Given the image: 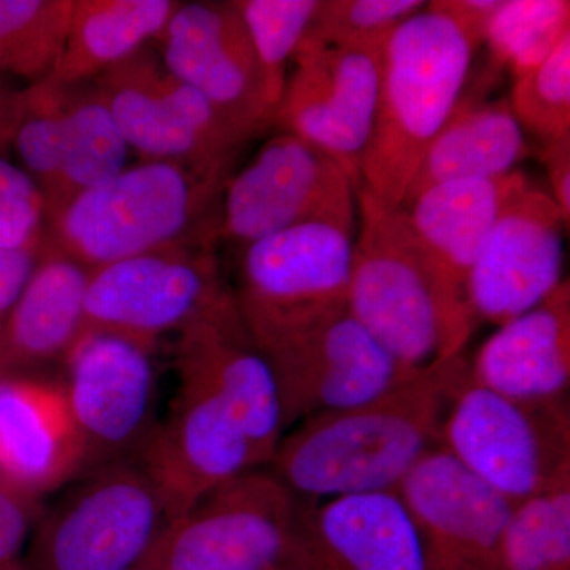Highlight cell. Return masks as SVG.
<instances>
[{"label":"cell","mask_w":570,"mask_h":570,"mask_svg":"<svg viewBox=\"0 0 570 570\" xmlns=\"http://www.w3.org/2000/svg\"><path fill=\"white\" fill-rule=\"evenodd\" d=\"M466 366L463 354L452 356L373 403L302 420L284 434L269 471L305 502L395 493L441 445L449 396Z\"/></svg>","instance_id":"1"},{"label":"cell","mask_w":570,"mask_h":570,"mask_svg":"<svg viewBox=\"0 0 570 570\" xmlns=\"http://www.w3.org/2000/svg\"><path fill=\"white\" fill-rule=\"evenodd\" d=\"M347 311L382 347L415 370L463 354L475 321L415 238L406 213L356 190Z\"/></svg>","instance_id":"2"},{"label":"cell","mask_w":570,"mask_h":570,"mask_svg":"<svg viewBox=\"0 0 570 570\" xmlns=\"http://www.w3.org/2000/svg\"><path fill=\"white\" fill-rule=\"evenodd\" d=\"M228 176L141 160L75 198L43 243L89 273L167 247H216Z\"/></svg>","instance_id":"3"},{"label":"cell","mask_w":570,"mask_h":570,"mask_svg":"<svg viewBox=\"0 0 570 570\" xmlns=\"http://www.w3.org/2000/svg\"><path fill=\"white\" fill-rule=\"evenodd\" d=\"M478 48L455 22L428 6L390 33L382 47L363 187L390 205L403 204L423 154L463 97Z\"/></svg>","instance_id":"4"},{"label":"cell","mask_w":570,"mask_h":570,"mask_svg":"<svg viewBox=\"0 0 570 570\" xmlns=\"http://www.w3.org/2000/svg\"><path fill=\"white\" fill-rule=\"evenodd\" d=\"M356 219H318L239 249L232 285L264 356L347 309Z\"/></svg>","instance_id":"5"},{"label":"cell","mask_w":570,"mask_h":570,"mask_svg":"<svg viewBox=\"0 0 570 570\" xmlns=\"http://www.w3.org/2000/svg\"><path fill=\"white\" fill-rule=\"evenodd\" d=\"M441 445L519 505L570 485L569 401L510 400L478 384L468 363L449 396Z\"/></svg>","instance_id":"6"},{"label":"cell","mask_w":570,"mask_h":570,"mask_svg":"<svg viewBox=\"0 0 570 570\" xmlns=\"http://www.w3.org/2000/svg\"><path fill=\"white\" fill-rule=\"evenodd\" d=\"M167 523L159 490L137 463L88 469L41 513L22 570H134Z\"/></svg>","instance_id":"7"},{"label":"cell","mask_w":570,"mask_h":570,"mask_svg":"<svg viewBox=\"0 0 570 570\" xmlns=\"http://www.w3.org/2000/svg\"><path fill=\"white\" fill-rule=\"evenodd\" d=\"M306 504L254 469L168 521L134 570H276Z\"/></svg>","instance_id":"8"},{"label":"cell","mask_w":570,"mask_h":570,"mask_svg":"<svg viewBox=\"0 0 570 570\" xmlns=\"http://www.w3.org/2000/svg\"><path fill=\"white\" fill-rule=\"evenodd\" d=\"M92 85L127 146L142 160L181 165L202 175H232L250 140L178 80L148 45Z\"/></svg>","instance_id":"9"},{"label":"cell","mask_w":570,"mask_h":570,"mask_svg":"<svg viewBox=\"0 0 570 570\" xmlns=\"http://www.w3.org/2000/svg\"><path fill=\"white\" fill-rule=\"evenodd\" d=\"M230 292L216 247L175 246L126 258L89 276L80 337H121L154 352Z\"/></svg>","instance_id":"10"},{"label":"cell","mask_w":570,"mask_h":570,"mask_svg":"<svg viewBox=\"0 0 570 570\" xmlns=\"http://www.w3.org/2000/svg\"><path fill=\"white\" fill-rule=\"evenodd\" d=\"M11 149L43 194L47 225L86 190L127 167L129 146L91 82L22 89Z\"/></svg>","instance_id":"11"},{"label":"cell","mask_w":570,"mask_h":570,"mask_svg":"<svg viewBox=\"0 0 570 570\" xmlns=\"http://www.w3.org/2000/svg\"><path fill=\"white\" fill-rule=\"evenodd\" d=\"M175 395L135 463L159 490L168 521L258 466L232 401L197 367L174 358Z\"/></svg>","instance_id":"12"},{"label":"cell","mask_w":570,"mask_h":570,"mask_svg":"<svg viewBox=\"0 0 570 570\" xmlns=\"http://www.w3.org/2000/svg\"><path fill=\"white\" fill-rule=\"evenodd\" d=\"M384 45L296 48L272 127L340 165L356 190L376 122Z\"/></svg>","instance_id":"13"},{"label":"cell","mask_w":570,"mask_h":570,"mask_svg":"<svg viewBox=\"0 0 570 570\" xmlns=\"http://www.w3.org/2000/svg\"><path fill=\"white\" fill-rule=\"evenodd\" d=\"M318 219H356V189L335 160L279 132L238 174L220 204L219 242L239 247Z\"/></svg>","instance_id":"14"},{"label":"cell","mask_w":570,"mask_h":570,"mask_svg":"<svg viewBox=\"0 0 570 570\" xmlns=\"http://www.w3.org/2000/svg\"><path fill=\"white\" fill-rule=\"evenodd\" d=\"M265 358L279 385L287 431L313 415L381 400L425 371L401 363L347 309Z\"/></svg>","instance_id":"15"},{"label":"cell","mask_w":570,"mask_h":570,"mask_svg":"<svg viewBox=\"0 0 570 570\" xmlns=\"http://www.w3.org/2000/svg\"><path fill=\"white\" fill-rule=\"evenodd\" d=\"M154 352L105 335L82 336L61 379L86 450V469L137 461L156 430Z\"/></svg>","instance_id":"16"},{"label":"cell","mask_w":570,"mask_h":570,"mask_svg":"<svg viewBox=\"0 0 570 570\" xmlns=\"http://www.w3.org/2000/svg\"><path fill=\"white\" fill-rule=\"evenodd\" d=\"M395 493L417 528L428 570H497L517 505L444 445L430 450Z\"/></svg>","instance_id":"17"},{"label":"cell","mask_w":570,"mask_h":570,"mask_svg":"<svg viewBox=\"0 0 570 570\" xmlns=\"http://www.w3.org/2000/svg\"><path fill=\"white\" fill-rule=\"evenodd\" d=\"M564 230L569 225L546 190L530 184L509 202L469 273L466 299L475 324H505L560 287Z\"/></svg>","instance_id":"18"},{"label":"cell","mask_w":570,"mask_h":570,"mask_svg":"<svg viewBox=\"0 0 570 570\" xmlns=\"http://www.w3.org/2000/svg\"><path fill=\"white\" fill-rule=\"evenodd\" d=\"M156 43L164 66L250 140L272 127L253 43L232 2H179Z\"/></svg>","instance_id":"19"},{"label":"cell","mask_w":570,"mask_h":570,"mask_svg":"<svg viewBox=\"0 0 570 570\" xmlns=\"http://www.w3.org/2000/svg\"><path fill=\"white\" fill-rule=\"evenodd\" d=\"M276 570H428L425 550L396 493L307 502Z\"/></svg>","instance_id":"20"},{"label":"cell","mask_w":570,"mask_h":570,"mask_svg":"<svg viewBox=\"0 0 570 570\" xmlns=\"http://www.w3.org/2000/svg\"><path fill=\"white\" fill-rule=\"evenodd\" d=\"M175 336L174 358L197 367L232 401L258 466L268 468L287 433L283 400L268 360L239 316L234 292Z\"/></svg>","instance_id":"21"},{"label":"cell","mask_w":570,"mask_h":570,"mask_svg":"<svg viewBox=\"0 0 570 570\" xmlns=\"http://www.w3.org/2000/svg\"><path fill=\"white\" fill-rule=\"evenodd\" d=\"M85 469V444L61 379H0V480L41 499Z\"/></svg>","instance_id":"22"},{"label":"cell","mask_w":570,"mask_h":570,"mask_svg":"<svg viewBox=\"0 0 570 570\" xmlns=\"http://www.w3.org/2000/svg\"><path fill=\"white\" fill-rule=\"evenodd\" d=\"M91 273L41 243L39 258L0 326V379L51 377L62 371L82 328Z\"/></svg>","instance_id":"23"},{"label":"cell","mask_w":570,"mask_h":570,"mask_svg":"<svg viewBox=\"0 0 570 570\" xmlns=\"http://www.w3.org/2000/svg\"><path fill=\"white\" fill-rule=\"evenodd\" d=\"M469 373L483 387L520 403L568 401L569 279L534 309L499 325L469 363Z\"/></svg>","instance_id":"24"},{"label":"cell","mask_w":570,"mask_h":570,"mask_svg":"<svg viewBox=\"0 0 570 570\" xmlns=\"http://www.w3.org/2000/svg\"><path fill=\"white\" fill-rule=\"evenodd\" d=\"M530 184L520 170L494 178L444 183L423 190L401 208L438 272L466 296L469 273L498 217Z\"/></svg>","instance_id":"25"},{"label":"cell","mask_w":570,"mask_h":570,"mask_svg":"<svg viewBox=\"0 0 570 570\" xmlns=\"http://www.w3.org/2000/svg\"><path fill=\"white\" fill-rule=\"evenodd\" d=\"M528 156L530 142L509 100L461 97L423 154L403 204L439 184L512 174Z\"/></svg>","instance_id":"26"},{"label":"cell","mask_w":570,"mask_h":570,"mask_svg":"<svg viewBox=\"0 0 570 570\" xmlns=\"http://www.w3.org/2000/svg\"><path fill=\"white\" fill-rule=\"evenodd\" d=\"M175 0H73L61 58L45 80L82 85L156 41Z\"/></svg>","instance_id":"27"},{"label":"cell","mask_w":570,"mask_h":570,"mask_svg":"<svg viewBox=\"0 0 570 570\" xmlns=\"http://www.w3.org/2000/svg\"><path fill=\"white\" fill-rule=\"evenodd\" d=\"M73 0H0V77L45 80L61 58Z\"/></svg>","instance_id":"28"},{"label":"cell","mask_w":570,"mask_h":570,"mask_svg":"<svg viewBox=\"0 0 570 570\" xmlns=\"http://www.w3.org/2000/svg\"><path fill=\"white\" fill-rule=\"evenodd\" d=\"M568 33L569 0H502L483 43L517 80L546 61Z\"/></svg>","instance_id":"29"},{"label":"cell","mask_w":570,"mask_h":570,"mask_svg":"<svg viewBox=\"0 0 570 570\" xmlns=\"http://www.w3.org/2000/svg\"><path fill=\"white\" fill-rule=\"evenodd\" d=\"M497 570H570V485L517 505Z\"/></svg>","instance_id":"30"},{"label":"cell","mask_w":570,"mask_h":570,"mask_svg":"<svg viewBox=\"0 0 570 570\" xmlns=\"http://www.w3.org/2000/svg\"><path fill=\"white\" fill-rule=\"evenodd\" d=\"M247 33L269 110L275 112L285 82L288 62L302 43L318 0H232Z\"/></svg>","instance_id":"31"},{"label":"cell","mask_w":570,"mask_h":570,"mask_svg":"<svg viewBox=\"0 0 570 570\" xmlns=\"http://www.w3.org/2000/svg\"><path fill=\"white\" fill-rule=\"evenodd\" d=\"M423 0H318L306 47L384 45L396 26L425 9Z\"/></svg>","instance_id":"32"},{"label":"cell","mask_w":570,"mask_h":570,"mask_svg":"<svg viewBox=\"0 0 570 570\" xmlns=\"http://www.w3.org/2000/svg\"><path fill=\"white\" fill-rule=\"evenodd\" d=\"M509 104L542 145L570 137V33L546 61L517 78Z\"/></svg>","instance_id":"33"},{"label":"cell","mask_w":570,"mask_h":570,"mask_svg":"<svg viewBox=\"0 0 570 570\" xmlns=\"http://www.w3.org/2000/svg\"><path fill=\"white\" fill-rule=\"evenodd\" d=\"M47 206L36 181L20 165L0 156V249H29L43 243Z\"/></svg>","instance_id":"34"},{"label":"cell","mask_w":570,"mask_h":570,"mask_svg":"<svg viewBox=\"0 0 570 570\" xmlns=\"http://www.w3.org/2000/svg\"><path fill=\"white\" fill-rule=\"evenodd\" d=\"M43 510L41 499L22 493L0 480V566L21 561V551Z\"/></svg>","instance_id":"35"},{"label":"cell","mask_w":570,"mask_h":570,"mask_svg":"<svg viewBox=\"0 0 570 570\" xmlns=\"http://www.w3.org/2000/svg\"><path fill=\"white\" fill-rule=\"evenodd\" d=\"M501 3L502 0H436L426 6L450 18L480 47Z\"/></svg>","instance_id":"36"},{"label":"cell","mask_w":570,"mask_h":570,"mask_svg":"<svg viewBox=\"0 0 570 570\" xmlns=\"http://www.w3.org/2000/svg\"><path fill=\"white\" fill-rule=\"evenodd\" d=\"M41 245L29 249H0V316L6 317L28 284Z\"/></svg>","instance_id":"37"},{"label":"cell","mask_w":570,"mask_h":570,"mask_svg":"<svg viewBox=\"0 0 570 570\" xmlns=\"http://www.w3.org/2000/svg\"><path fill=\"white\" fill-rule=\"evenodd\" d=\"M540 160L549 176L550 197L553 198L566 224H570V137L543 142Z\"/></svg>","instance_id":"38"},{"label":"cell","mask_w":570,"mask_h":570,"mask_svg":"<svg viewBox=\"0 0 570 570\" xmlns=\"http://www.w3.org/2000/svg\"><path fill=\"white\" fill-rule=\"evenodd\" d=\"M22 89L13 88L0 77V156L10 153L11 140L21 115Z\"/></svg>","instance_id":"39"},{"label":"cell","mask_w":570,"mask_h":570,"mask_svg":"<svg viewBox=\"0 0 570 570\" xmlns=\"http://www.w3.org/2000/svg\"><path fill=\"white\" fill-rule=\"evenodd\" d=\"M0 570H22V562H11V564L0 566Z\"/></svg>","instance_id":"40"},{"label":"cell","mask_w":570,"mask_h":570,"mask_svg":"<svg viewBox=\"0 0 570 570\" xmlns=\"http://www.w3.org/2000/svg\"><path fill=\"white\" fill-rule=\"evenodd\" d=\"M3 318H6V317L0 316V326H2V324H3Z\"/></svg>","instance_id":"41"}]
</instances>
